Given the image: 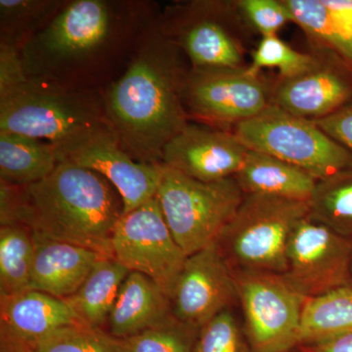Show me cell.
I'll list each match as a JSON object with an SVG mask.
<instances>
[{
    "instance_id": "1",
    "label": "cell",
    "mask_w": 352,
    "mask_h": 352,
    "mask_svg": "<svg viewBox=\"0 0 352 352\" xmlns=\"http://www.w3.org/2000/svg\"><path fill=\"white\" fill-rule=\"evenodd\" d=\"M162 8L147 0H67L25 44V76L75 89L102 90L126 69Z\"/></svg>"
},
{
    "instance_id": "2",
    "label": "cell",
    "mask_w": 352,
    "mask_h": 352,
    "mask_svg": "<svg viewBox=\"0 0 352 352\" xmlns=\"http://www.w3.org/2000/svg\"><path fill=\"white\" fill-rule=\"evenodd\" d=\"M157 19L122 75L102 89L120 147L146 164H162L164 147L191 122L183 102L189 64Z\"/></svg>"
},
{
    "instance_id": "3",
    "label": "cell",
    "mask_w": 352,
    "mask_h": 352,
    "mask_svg": "<svg viewBox=\"0 0 352 352\" xmlns=\"http://www.w3.org/2000/svg\"><path fill=\"white\" fill-rule=\"evenodd\" d=\"M124 212L118 190L88 168L61 162L45 179L18 186L0 180V222L34 238L87 248L113 258V229Z\"/></svg>"
},
{
    "instance_id": "4",
    "label": "cell",
    "mask_w": 352,
    "mask_h": 352,
    "mask_svg": "<svg viewBox=\"0 0 352 352\" xmlns=\"http://www.w3.org/2000/svg\"><path fill=\"white\" fill-rule=\"evenodd\" d=\"M109 126L102 90L28 78L0 96V131L48 141L56 148Z\"/></svg>"
},
{
    "instance_id": "5",
    "label": "cell",
    "mask_w": 352,
    "mask_h": 352,
    "mask_svg": "<svg viewBox=\"0 0 352 352\" xmlns=\"http://www.w3.org/2000/svg\"><path fill=\"white\" fill-rule=\"evenodd\" d=\"M308 214V201L245 195L217 245L233 272L283 275L289 237Z\"/></svg>"
},
{
    "instance_id": "6",
    "label": "cell",
    "mask_w": 352,
    "mask_h": 352,
    "mask_svg": "<svg viewBox=\"0 0 352 352\" xmlns=\"http://www.w3.org/2000/svg\"><path fill=\"white\" fill-rule=\"evenodd\" d=\"M160 28L191 69H245L248 31L236 1L194 0L162 9Z\"/></svg>"
},
{
    "instance_id": "7",
    "label": "cell",
    "mask_w": 352,
    "mask_h": 352,
    "mask_svg": "<svg viewBox=\"0 0 352 352\" xmlns=\"http://www.w3.org/2000/svg\"><path fill=\"white\" fill-rule=\"evenodd\" d=\"M156 197L173 237L189 256L217 242L245 194L235 177L199 182L162 163Z\"/></svg>"
},
{
    "instance_id": "8",
    "label": "cell",
    "mask_w": 352,
    "mask_h": 352,
    "mask_svg": "<svg viewBox=\"0 0 352 352\" xmlns=\"http://www.w3.org/2000/svg\"><path fill=\"white\" fill-rule=\"evenodd\" d=\"M231 131L249 150L270 155L324 179L352 168V154L314 122L276 106L236 124Z\"/></svg>"
},
{
    "instance_id": "9",
    "label": "cell",
    "mask_w": 352,
    "mask_h": 352,
    "mask_svg": "<svg viewBox=\"0 0 352 352\" xmlns=\"http://www.w3.org/2000/svg\"><path fill=\"white\" fill-rule=\"evenodd\" d=\"M252 352H292L300 346L307 298L282 275L233 272Z\"/></svg>"
},
{
    "instance_id": "10",
    "label": "cell",
    "mask_w": 352,
    "mask_h": 352,
    "mask_svg": "<svg viewBox=\"0 0 352 352\" xmlns=\"http://www.w3.org/2000/svg\"><path fill=\"white\" fill-rule=\"evenodd\" d=\"M190 120L232 129L271 105V83L245 69H191L183 87Z\"/></svg>"
},
{
    "instance_id": "11",
    "label": "cell",
    "mask_w": 352,
    "mask_h": 352,
    "mask_svg": "<svg viewBox=\"0 0 352 352\" xmlns=\"http://www.w3.org/2000/svg\"><path fill=\"white\" fill-rule=\"evenodd\" d=\"M113 258L139 272L168 296L188 256L176 242L157 197L122 214L113 229Z\"/></svg>"
},
{
    "instance_id": "12",
    "label": "cell",
    "mask_w": 352,
    "mask_h": 352,
    "mask_svg": "<svg viewBox=\"0 0 352 352\" xmlns=\"http://www.w3.org/2000/svg\"><path fill=\"white\" fill-rule=\"evenodd\" d=\"M352 240L309 214L294 229L282 275L305 298L352 285Z\"/></svg>"
},
{
    "instance_id": "13",
    "label": "cell",
    "mask_w": 352,
    "mask_h": 352,
    "mask_svg": "<svg viewBox=\"0 0 352 352\" xmlns=\"http://www.w3.org/2000/svg\"><path fill=\"white\" fill-rule=\"evenodd\" d=\"M56 149L60 163L76 164L104 176L122 196L124 214L157 196L162 164L132 159L120 147L112 127L98 129Z\"/></svg>"
},
{
    "instance_id": "14",
    "label": "cell",
    "mask_w": 352,
    "mask_h": 352,
    "mask_svg": "<svg viewBox=\"0 0 352 352\" xmlns=\"http://www.w3.org/2000/svg\"><path fill=\"white\" fill-rule=\"evenodd\" d=\"M314 53L307 71L271 83V105L316 122L352 102V64L324 48Z\"/></svg>"
},
{
    "instance_id": "15",
    "label": "cell",
    "mask_w": 352,
    "mask_h": 352,
    "mask_svg": "<svg viewBox=\"0 0 352 352\" xmlns=\"http://www.w3.org/2000/svg\"><path fill=\"white\" fill-rule=\"evenodd\" d=\"M238 298L233 271L217 243L187 258L170 295L175 319L200 331Z\"/></svg>"
},
{
    "instance_id": "16",
    "label": "cell",
    "mask_w": 352,
    "mask_h": 352,
    "mask_svg": "<svg viewBox=\"0 0 352 352\" xmlns=\"http://www.w3.org/2000/svg\"><path fill=\"white\" fill-rule=\"evenodd\" d=\"M248 151L230 129L190 122L164 147L162 163L199 182H214L235 177Z\"/></svg>"
},
{
    "instance_id": "17",
    "label": "cell",
    "mask_w": 352,
    "mask_h": 352,
    "mask_svg": "<svg viewBox=\"0 0 352 352\" xmlns=\"http://www.w3.org/2000/svg\"><path fill=\"white\" fill-rule=\"evenodd\" d=\"M30 289L66 300L82 286L104 254L80 245L34 238Z\"/></svg>"
},
{
    "instance_id": "18",
    "label": "cell",
    "mask_w": 352,
    "mask_h": 352,
    "mask_svg": "<svg viewBox=\"0 0 352 352\" xmlns=\"http://www.w3.org/2000/svg\"><path fill=\"white\" fill-rule=\"evenodd\" d=\"M73 324L80 323L68 302L62 298L36 289L0 296V331L31 347L58 329Z\"/></svg>"
},
{
    "instance_id": "19",
    "label": "cell",
    "mask_w": 352,
    "mask_h": 352,
    "mask_svg": "<svg viewBox=\"0 0 352 352\" xmlns=\"http://www.w3.org/2000/svg\"><path fill=\"white\" fill-rule=\"evenodd\" d=\"M173 317L170 296L150 278L129 272L109 316V333L126 339Z\"/></svg>"
},
{
    "instance_id": "20",
    "label": "cell",
    "mask_w": 352,
    "mask_h": 352,
    "mask_svg": "<svg viewBox=\"0 0 352 352\" xmlns=\"http://www.w3.org/2000/svg\"><path fill=\"white\" fill-rule=\"evenodd\" d=\"M245 195H266L308 201L317 180L307 171L267 154L248 151L235 176Z\"/></svg>"
},
{
    "instance_id": "21",
    "label": "cell",
    "mask_w": 352,
    "mask_h": 352,
    "mask_svg": "<svg viewBox=\"0 0 352 352\" xmlns=\"http://www.w3.org/2000/svg\"><path fill=\"white\" fill-rule=\"evenodd\" d=\"M60 164L56 147L41 139L0 131V180L18 186L38 183Z\"/></svg>"
},
{
    "instance_id": "22",
    "label": "cell",
    "mask_w": 352,
    "mask_h": 352,
    "mask_svg": "<svg viewBox=\"0 0 352 352\" xmlns=\"http://www.w3.org/2000/svg\"><path fill=\"white\" fill-rule=\"evenodd\" d=\"M129 274V270L110 256H104L95 264L82 286L65 300L78 323L102 329L108 322L120 287Z\"/></svg>"
},
{
    "instance_id": "23",
    "label": "cell",
    "mask_w": 352,
    "mask_h": 352,
    "mask_svg": "<svg viewBox=\"0 0 352 352\" xmlns=\"http://www.w3.org/2000/svg\"><path fill=\"white\" fill-rule=\"evenodd\" d=\"M352 333V285L307 298L300 323V346Z\"/></svg>"
},
{
    "instance_id": "24",
    "label": "cell",
    "mask_w": 352,
    "mask_h": 352,
    "mask_svg": "<svg viewBox=\"0 0 352 352\" xmlns=\"http://www.w3.org/2000/svg\"><path fill=\"white\" fill-rule=\"evenodd\" d=\"M315 47L324 48L352 64V28L324 4L323 0H283Z\"/></svg>"
},
{
    "instance_id": "25",
    "label": "cell",
    "mask_w": 352,
    "mask_h": 352,
    "mask_svg": "<svg viewBox=\"0 0 352 352\" xmlns=\"http://www.w3.org/2000/svg\"><path fill=\"white\" fill-rule=\"evenodd\" d=\"M67 0H0V45L20 52L43 32Z\"/></svg>"
},
{
    "instance_id": "26",
    "label": "cell",
    "mask_w": 352,
    "mask_h": 352,
    "mask_svg": "<svg viewBox=\"0 0 352 352\" xmlns=\"http://www.w3.org/2000/svg\"><path fill=\"white\" fill-rule=\"evenodd\" d=\"M36 245L32 231L20 223L0 227V296L30 289Z\"/></svg>"
},
{
    "instance_id": "27",
    "label": "cell",
    "mask_w": 352,
    "mask_h": 352,
    "mask_svg": "<svg viewBox=\"0 0 352 352\" xmlns=\"http://www.w3.org/2000/svg\"><path fill=\"white\" fill-rule=\"evenodd\" d=\"M308 205L309 217L352 240V168L318 180Z\"/></svg>"
},
{
    "instance_id": "28",
    "label": "cell",
    "mask_w": 352,
    "mask_h": 352,
    "mask_svg": "<svg viewBox=\"0 0 352 352\" xmlns=\"http://www.w3.org/2000/svg\"><path fill=\"white\" fill-rule=\"evenodd\" d=\"M198 333L173 316L156 327L118 340L122 352H193Z\"/></svg>"
},
{
    "instance_id": "29",
    "label": "cell",
    "mask_w": 352,
    "mask_h": 352,
    "mask_svg": "<svg viewBox=\"0 0 352 352\" xmlns=\"http://www.w3.org/2000/svg\"><path fill=\"white\" fill-rule=\"evenodd\" d=\"M32 352H122L119 340L102 329L73 324L50 333L32 347Z\"/></svg>"
},
{
    "instance_id": "30",
    "label": "cell",
    "mask_w": 352,
    "mask_h": 352,
    "mask_svg": "<svg viewBox=\"0 0 352 352\" xmlns=\"http://www.w3.org/2000/svg\"><path fill=\"white\" fill-rule=\"evenodd\" d=\"M314 61V53L298 52L274 34L263 36L252 51L248 71L252 75H261L263 69L275 68L279 71V78H289L307 71Z\"/></svg>"
},
{
    "instance_id": "31",
    "label": "cell",
    "mask_w": 352,
    "mask_h": 352,
    "mask_svg": "<svg viewBox=\"0 0 352 352\" xmlns=\"http://www.w3.org/2000/svg\"><path fill=\"white\" fill-rule=\"evenodd\" d=\"M193 352H252L235 316L226 309L200 329Z\"/></svg>"
},
{
    "instance_id": "32",
    "label": "cell",
    "mask_w": 352,
    "mask_h": 352,
    "mask_svg": "<svg viewBox=\"0 0 352 352\" xmlns=\"http://www.w3.org/2000/svg\"><path fill=\"white\" fill-rule=\"evenodd\" d=\"M236 6L248 25L263 36H274L293 22L283 0H238Z\"/></svg>"
},
{
    "instance_id": "33",
    "label": "cell",
    "mask_w": 352,
    "mask_h": 352,
    "mask_svg": "<svg viewBox=\"0 0 352 352\" xmlns=\"http://www.w3.org/2000/svg\"><path fill=\"white\" fill-rule=\"evenodd\" d=\"M27 80L20 51L0 45V96L12 91Z\"/></svg>"
},
{
    "instance_id": "34",
    "label": "cell",
    "mask_w": 352,
    "mask_h": 352,
    "mask_svg": "<svg viewBox=\"0 0 352 352\" xmlns=\"http://www.w3.org/2000/svg\"><path fill=\"white\" fill-rule=\"evenodd\" d=\"M314 122L352 154V102L332 115Z\"/></svg>"
},
{
    "instance_id": "35",
    "label": "cell",
    "mask_w": 352,
    "mask_h": 352,
    "mask_svg": "<svg viewBox=\"0 0 352 352\" xmlns=\"http://www.w3.org/2000/svg\"><path fill=\"white\" fill-rule=\"evenodd\" d=\"M300 352H352V333L298 346Z\"/></svg>"
},
{
    "instance_id": "36",
    "label": "cell",
    "mask_w": 352,
    "mask_h": 352,
    "mask_svg": "<svg viewBox=\"0 0 352 352\" xmlns=\"http://www.w3.org/2000/svg\"><path fill=\"white\" fill-rule=\"evenodd\" d=\"M0 352H32V347L10 333L0 331Z\"/></svg>"
},
{
    "instance_id": "37",
    "label": "cell",
    "mask_w": 352,
    "mask_h": 352,
    "mask_svg": "<svg viewBox=\"0 0 352 352\" xmlns=\"http://www.w3.org/2000/svg\"><path fill=\"white\" fill-rule=\"evenodd\" d=\"M323 2L352 28V0H323Z\"/></svg>"
},
{
    "instance_id": "38",
    "label": "cell",
    "mask_w": 352,
    "mask_h": 352,
    "mask_svg": "<svg viewBox=\"0 0 352 352\" xmlns=\"http://www.w3.org/2000/svg\"><path fill=\"white\" fill-rule=\"evenodd\" d=\"M292 352H293V351H292ZM298 352H300V351H298Z\"/></svg>"
},
{
    "instance_id": "39",
    "label": "cell",
    "mask_w": 352,
    "mask_h": 352,
    "mask_svg": "<svg viewBox=\"0 0 352 352\" xmlns=\"http://www.w3.org/2000/svg\"><path fill=\"white\" fill-rule=\"evenodd\" d=\"M351 271H352V268H351Z\"/></svg>"
}]
</instances>
